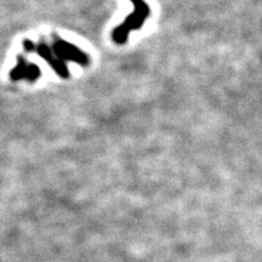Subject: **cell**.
Segmentation results:
<instances>
[{
	"mask_svg": "<svg viewBox=\"0 0 262 262\" xmlns=\"http://www.w3.org/2000/svg\"><path fill=\"white\" fill-rule=\"evenodd\" d=\"M130 2L134 4V12L113 31V40L117 44H125L130 33L139 31L149 16V6L145 0H130Z\"/></svg>",
	"mask_w": 262,
	"mask_h": 262,
	"instance_id": "6da1fadb",
	"label": "cell"
},
{
	"mask_svg": "<svg viewBox=\"0 0 262 262\" xmlns=\"http://www.w3.org/2000/svg\"><path fill=\"white\" fill-rule=\"evenodd\" d=\"M52 50L55 51L56 56L61 58L62 61H71L80 66H88L90 62L89 56L84 51H81L75 45L58 37H55L54 39Z\"/></svg>",
	"mask_w": 262,
	"mask_h": 262,
	"instance_id": "3957f363",
	"label": "cell"
},
{
	"mask_svg": "<svg viewBox=\"0 0 262 262\" xmlns=\"http://www.w3.org/2000/svg\"><path fill=\"white\" fill-rule=\"evenodd\" d=\"M24 48L27 52H33V54H37L41 58H44V61L48 62L52 70L56 72L61 78L67 79L70 77V71H68L66 62L58 58L55 51L48 44H45V42L35 44L29 39H26V40H24Z\"/></svg>",
	"mask_w": 262,
	"mask_h": 262,
	"instance_id": "7a4b0ae2",
	"label": "cell"
},
{
	"mask_svg": "<svg viewBox=\"0 0 262 262\" xmlns=\"http://www.w3.org/2000/svg\"><path fill=\"white\" fill-rule=\"evenodd\" d=\"M41 75L40 68L34 63H28L24 56H17V64L15 66L14 70L10 72V78L11 80H27L33 81L38 80Z\"/></svg>",
	"mask_w": 262,
	"mask_h": 262,
	"instance_id": "277c9868",
	"label": "cell"
}]
</instances>
